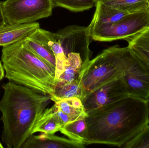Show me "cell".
<instances>
[{
	"mask_svg": "<svg viewBox=\"0 0 149 148\" xmlns=\"http://www.w3.org/2000/svg\"><path fill=\"white\" fill-rule=\"evenodd\" d=\"M3 146L2 144L1 143V142H0V148H3Z\"/></svg>",
	"mask_w": 149,
	"mask_h": 148,
	"instance_id": "cell-26",
	"label": "cell"
},
{
	"mask_svg": "<svg viewBox=\"0 0 149 148\" xmlns=\"http://www.w3.org/2000/svg\"><path fill=\"white\" fill-rule=\"evenodd\" d=\"M88 27L90 37L94 41H128L149 27V8L128 13L114 22Z\"/></svg>",
	"mask_w": 149,
	"mask_h": 148,
	"instance_id": "cell-5",
	"label": "cell"
},
{
	"mask_svg": "<svg viewBox=\"0 0 149 148\" xmlns=\"http://www.w3.org/2000/svg\"><path fill=\"white\" fill-rule=\"evenodd\" d=\"M60 132L69 139L85 145L88 134L87 126L85 118L65 124L61 129Z\"/></svg>",
	"mask_w": 149,
	"mask_h": 148,
	"instance_id": "cell-18",
	"label": "cell"
},
{
	"mask_svg": "<svg viewBox=\"0 0 149 148\" xmlns=\"http://www.w3.org/2000/svg\"><path fill=\"white\" fill-rule=\"evenodd\" d=\"M40 28L39 23L32 22L18 25L6 24L0 27V46L4 47L24 40Z\"/></svg>",
	"mask_w": 149,
	"mask_h": 148,
	"instance_id": "cell-12",
	"label": "cell"
},
{
	"mask_svg": "<svg viewBox=\"0 0 149 148\" xmlns=\"http://www.w3.org/2000/svg\"><path fill=\"white\" fill-rule=\"evenodd\" d=\"M2 6L6 23L12 25L49 17L54 8L52 0H6Z\"/></svg>",
	"mask_w": 149,
	"mask_h": 148,
	"instance_id": "cell-6",
	"label": "cell"
},
{
	"mask_svg": "<svg viewBox=\"0 0 149 148\" xmlns=\"http://www.w3.org/2000/svg\"><path fill=\"white\" fill-rule=\"evenodd\" d=\"M122 148H149V124Z\"/></svg>",
	"mask_w": 149,
	"mask_h": 148,
	"instance_id": "cell-23",
	"label": "cell"
},
{
	"mask_svg": "<svg viewBox=\"0 0 149 148\" xmlns=\"http://www.w3.org/2000/svg\"><path fill=\"white\" fill-rule=\"evenodd\" d=\"M63 126L56 113L55 106L45 109L38 121L33 134L36 133L54 134L60 131Z\"/></svg>",
	"mask_w": 149,
	"mask_h": 148,
	"instance_id": "cell-15",
	"label": "cell"
},
{
	"mask_svg": "<svg viewBox=\"0 0 149 148\" xmlns=\"http://www.w3.org/2000/svg\"><path fill=\"white\" fill-rule=\"evenodd\" d=\"M0 101L2 141L8 148H21L31 135L51 101V96L10 81L3 86Z\"/></svg>",
	"mask_w": 149,
	"mask_h": 148,
	"instance_id": "cell-2",
	"label": "cell"
},
{
	"mask_svg": "<svg viewBox=\"0 0 149 148\" xmlns=\"http://www.w3.org/2000/svg\"><path fill=\"white\" fill-rule=\"evenodd\" d=\"M93 17L89 26L106 24L116 21L131 12L124 11L97 1Z\"/></svg>",
	"mask_w": 149,
	"mask_h": 148,
	"instance_id": "cell-14",
	"label": "cell"
},
{
	"mask_svg": "<svg viewBox=\"0 0 149 148\" xmlns=\"http://www.w3.org/2000/svg\"><path fill=\"white\" fill-rule=\"evenodd\" d=\"M54 106L56 109L66 114L74 121L85 118L87 116L80 98L73 97L63 99L55 102Z\"/></svg>",
	"mask_w": 149,
	"mask_h": 148,
	"instance_id": "cell-16",
	"label": "cell"
},
{
	"mask_svg": "<svg viewBox=\"0 0 149 148\" xmlns=\"http://www.w3.org/2000/svg\"><path fill=\"white\" fill-rule=\"evenodd\" d=\"M73 97L80 98L81 100L83 97L82 87L79 79L70 83L56 84L51 99L56 102L63 99Z\"/></svg>",
	"mask_w": 149,
	"mask_h": 148,
	"instance_id": "cell-19",
	"label": "cell"
},
{
	"mask_svg": "<svg viewBox=\"0 0 149 148\" xmlns=\"http://www.w3.org/2000/svg\"><path fill=\"white\" fill-rule=\"evenodd\" d=\"M65 55L73 53L80 55L82 66L90 60L92 52L89 49L90 33L88 27L70 25L57 33Z\"/></svg>",
	"mask_w": 149,
	"mask_h": 148,
	"instance_id": "cell-7",
	"label": "cell"
},
{
	"mask_svg": "<svg viewBox=\"0 0 149 148\" xmlns=\"http://www.w3.org/2000/svg\"><path fill=\"white\" fill-rule=\"evenodd\" d=\"M4 68L0 62V81L3 79L4 76Z\"/></svg>",
	"mask_w": 149,
	"mask_h": 148,
	"instance_id": "cell-25",
	"label": "cell"
},
{
	"mask_svg": "<svg viewBox=\"0 0 149 148\" xmlns=\"http://www.w3.org/2000/svg\"><path fill=\"white\" fill-rule=\"evenodd\" d=\"M21 40L3 47L1 61L10 81L51 96L56 86V73Z\"/></svg>",
	"mask_w": 149,
	"mask_h": 148,
	"instance_id": "cell-3",
	"label": "cell"
},
{
	"mask_svg": "<svg viewBox=\"0 0 149 148\" xmlns=\"http://www.w3.org/2000/svg\"><path fill=\"white\" fill-rule=\"evenodd\" d=\"M30 36L40 43L55 56L56 60V80L63 72L67 63V57L65 54L57 33L42 29H38Z\"/></svg>",
	"mask_w": 149,
	"mask_h": 148,
	"instance_id": "cell-10",
	"label": "cell"
},
{
	"mask_svg": "<svg viewBox=\"0 0 149 148\" xmlns=\"http://www.w3.org/2000/svg\"><path fill=\"white\" fill-rule=\"evenodd\" d=\"M127 41V47L149 72V27Z\"/></svg>",
	"mask_w": 149,
	"mask_h": 148,
	"instance_id": "cell-13",
	"label": "cell"
},
{
	"mask_svg": "<svg viewBox=\"0 0 149 148\" xmlns=\"http://www.w3.org/2000/svg\"><path fill=\"white\" fill-rule=\"evenodd\" d=\"M7 24L5 22V18L3 12L2 2L0 1V27L4 26Z\"/></svg>",
	"mask_w": 149,
	"mask_h": 148,
	"instance_id": "cell-24",
	"label": "cell"
},
{
	"mask_svg": "<svg viewBox=\"0 0 149 148\" xmlns=\"http://www.w3.org/2000/svg\"><path fill=\"white\" fill-rule=\"evenodd\" d=\"M147 3H148V7L149 8V0H147Z\"/></svg>",
	"mask_w": 149,
	"mask_h": 148,
	"instance_id": "cell-27",
	"label": "cell"
},
{
	"mask_svg": "<svg viewBox=\"0 0 149 148\" xmlns=\"http://www.w3.org/2000/svg\"><path fill=\"white\" fill-rule=\"evenodd\" d=\"M122 78L130 96L149 100V72L134 53L131 64Z\"/></svg>",
	"mask_w": 149,
	"mask_h": 148,
	"instance_id": "cell-9",
	"label": "cell"
},
{
	"mask_svg": "<svg viewBox=\"0 0 149 148\" xmlns=\"http://www.w3.org/2000/svg\"><path fill=\"white\" fill-rule=\"evenodd\" d=\"M133 56L134 53L128 47L115 45L102 50L81 67L78 79L82 88V100L93 91L121 78L131 64Z\"/></svg>",
	"mask_w": 149,
	"mask_h": 148,
	"instance_id": "cell-4",
	"label": "cell"
},
{
	"mask_svg": "<svg viewBox=\"0 0 149 148\" xmlns=\"http://www.w3.org/2000/svg\"><path fill=\"white\" fill-rule=\"evenodd\" d=\"M66 56L68 59L67 64L63 72L57 80L56 84L70 83L79 78L83 63L81 56L79 54L71 53Z\"/></svg>",
	"mask_w": 149,
	"mask_h": 148,
	"instance_id": "cell-17",
	"label": "cell"
},
{
	"mask_svg": "<svg viewBox=\"0 0 149 148\" xmlns=\"http://www.w3.org/2000/svg\"><path fill=\"white\" fill-rule=\"evenodd\" d=\"M24 41L27 46L41 60L56 72V60L54 55L30 36L27 37Z\"/></svg>",
	"mask_w": 149,
	"mask_h": 148,
	"instance_id": "cell-20",
	"label": "cell"
},
{
	"mask_svg": "<svg viewBox=\"0 0 149 148\" xmlns=\"http://www.w3.org/2000/svg\"><path fill=\"white\" fill-rule=\"evenodd\" d=\"M54 8L61 7L74 12H81L95 7V0H52Z\"/></svg>",
	"mask_w": 149,
	"mask_h": 148,
	"instance_id": "cell-22",
	"label": "cell"
},
{
	"mask_svg": "<svg viewBox=\"0 0 149 148\" xmlns=\"http://www.w3.org/2000/svg\"><path fill=\"white\" fill-rule=\"evenodd\" d=\"M129 95L122 77L114 80L85 96L81 101L86 112L94 110Z\"/></svg>",
	"mask_w": 149,
	"mask_h": 148,
	"instance_id": "cell-8",
	"label": "cell"
},
{
	"mask_svg": "<svg viewBox=\"0 0 149 148\" xmlns=\"http://www.w3.org/2000/svg\"><path fill=\"white\" fill-rule=\"evenodd\" d=\"M119 9L133 12L148 7L147 0H95Z\"/></svg>",
	"mask_w": 149,
	"mask_h": 148,
	"instance_id": "cell-21",
	"label": "cell"
},
{
	"mask_svg": "<svg viewBox=\"0 0 149 148\" xmlns=\"http://www.w3.org/2000/svg\"><path fill=\"white\" fill-rule=\"evenodd\" d=\"M85 145L70 139L54 134L42 133L31 135L21 148H83Z\"/></svg>",
	"mask_w": 149,
	"mask_h": 148,
	"instance_id": "cell-11",
	"label": "cell"
},
{
	"mask_svg": "<svg viewBox=\"0 0 149 148\" xmlns=\"http://www.w3.org/2000/svg\"><path fill=\"white\" fill-rule=\"evenodd\" d=\"M86 113L85 145L105 144L122 148L149 124L148 101L130 96Z\"/></svg>",
	"mask_w": 149,
	"mask_h": 148,
	"instance_id": "cell-1",
	"label": "cell"
},
{
	"mask_svg": "<svg viewBox=\"0 0 149 148\" xmlns=\"http://www.w3.org/2000/svg\"><path fill=\"white\" fill-rule=\"evenodd\" d=\"M148 107H149V99L148 100Z\"/></svg>",
	"mask_w": 149,
	"mask_h": 148,
	"instance_id": "cell-28",
	"label": "cell"
}]
</instances>
